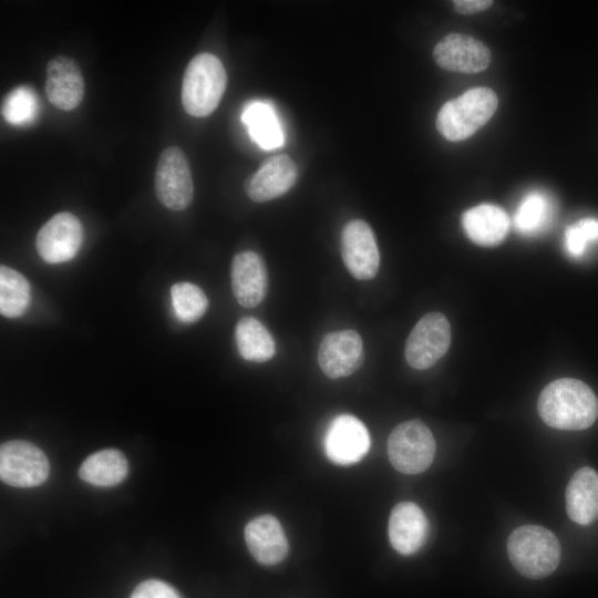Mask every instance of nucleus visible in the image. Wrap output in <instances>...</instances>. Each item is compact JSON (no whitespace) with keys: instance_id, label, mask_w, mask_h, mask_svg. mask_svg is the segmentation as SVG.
Wrapping results in <instances>:
<instances>
[{"instance_id":"nucleus-1","label":"nucleus","mask_w":598,"mask_h":598,"mask_svg":"<svg viewBox=\"0 0 598 598\" xmlns=\"http://www.w3.org/2000/svg\"><path fill=\"white\" fill-rule=\"evenodd\" d=\"M537 410L548 426L579 431L591 426L598 417V399L582 381L563 378L543 389Z\"/></svg>"},{"instance_id":"nucleus-2","label":"nucleus","mask_w":598,"mask_h":598,"mask_svg":"<svg viewBox=\"0 0 598 598\" xmlns=\"http://www.w3.org/2000/svg\"><path fill=\"white\" fill-rule=\"evenodd\" d=\"M507 553L518 573L530 579H542L557 568L560 545L549 529L538 525H524L511 533Z\"/></svg>"},{"instance_id":"nucleus-3","label":"nucleus","mask_w":598,"mask_h":598,"mask_svg":"<svg viewBox=\"0 0 598 598\" xmlns=\"http://www.w3.org/2000/svg\"><path fill=\"white\" fill-rule=\"evenodd\" d=\"M497 105L498 99L492 89L473 87L441 107L436 127L448 141L466 140L489 121Z\"/></svg>"},{"instance_id":"nucleus-4","label":"nucleus","mask_w":598,"mask_h":598,"mask_svg":"<svg viewBox=\"0 0 598 598\" xmlns=\"http://www.w3.org/2000/svg\"><path fill=\"white\" fill-rule=\"evenodd\" d=\"M227 75L220 60L199 53L188 63L182 83V103L193 116L204 117L218 106L226 90Z\"/></svg>"},{"instance_id":"nucleus-5","label":"nucleus","mask_w":598,"mask_h":598,"mask_svg":"<svg viewBox=\"0 0 598 598\" xmlns=\"http://www.w3.org/2000/svg\"><path fill=\"white\" fill-rule=\"evenodd\" d=\"M388 455L392 466L403 474L424 472L435 455L431 430L420 420L396 425L388 439Z\"/></svg>"},{"instance_id":"nucleus-6","label":"nucleus","mask_w":598,"mask_h":598,"mask_svg":"<svg viewBox=\"0 0 598 598\" xmlns=\"http://www.w3.org/2000/svg\"><path fill=\"white\" fill-rule=\"evenodd\" d=\"M50 464L43 451L24 440H12L0 446V478L14 487H34L44 483Z\"/></svg>"},{"instance_id":"nucleus-7","label":"nucleus","mask_w":598,"mask_h":598,"mask_svg":"<svg viewBox=\"0 0 598 598\" xmlns=\"http://www.w3.org/2000/svg\"><path fill=\"white\" fill-rule=\"evenodd\" d=\"M155 194L172 210L185 209L193 199V178L188 159L177 146L165 148L155 172Z\"/></svg>"},{"instance_id":"nucleus-8","label":"nucleus","mask_w":598,"mask_h":598,"mask_svg":"<svg viewBox=\"0 0 598 598\" xmlns=\"http://www.w3.org/2000/svg\"><path fill=\"white\" fill-rule=\"evenodd\" d=\"M451 326L443 313L423 316L412 329L405 343V359L416 370L433 367L448 350Z\"/></svg>"},{"instance_id":"nucleus-9","label":"nucleus","mask_w":598,"mask_h":598,"mask_svg":"<svg viewBox=\"0 0 598 598\" xmlns=\"http://www.w3.org/2000/svg\"><path fill=\"white\" fill-rule=\"evenodd\" d=\"M82 240L83 228L78 217L62 212L52 216L40 228L35 246L45 262L61 264L75 257Z\"/></svg>"},{"instance_id":"nucleus-10","label":"nucleus","mask_w":598,"mask_h":598,"mask_svg":"<svg viewBox=\"0 0 598 598\" xmlns=\"http://www.w3.org/2000/svg\"><path fill=\"white\" fill-rule=\"evenodd\" d=\"M341 256L349 272L359 280L375 277L380 265V252L375 236L362 219L349 221L341 233Z\"/></svg>"},{"instance_id":"nucleus-11","label":"nucleus","mask_w":598,"mask_h":598,"mask_svg":"<svg viewBox=\"0 0 598 598\" xmlns=\"http://www.w3.org/2000/svg\"><path fill=\"white\" fill-rule=\"evenodd\" d=\"M370 435L365 425L355 416L341 414L329 424L323 436L328 460L338 465L359 462L369 451Z\"/></svg>"},{"instance_id":"nucleus-12","label":"nucleus","mask_w":598,"mask_h":598,"mask_svg":"<svg viewBox=\"0 0 598 598\" xmlns=\"http://www.w3.org/2000/svg\"><path fill=\"white\" fill-rule=\"evenodd\" d=\"M364 352L360 334L354 330H340L326 334L319 346L318 363L330 379L354 373L363 362Z\"/></svg>"},{"instance_id":"nucleus-13","label":"nucleus","mask_w":598,"mask_h":598,"mask_svg":"<svg viewBox=\"0 0 598 598\" xmlns=\"http://www.w3.org/2000/svg\"><path fill=\"white\" fill-rule=\"evenodd\" d=\"M434 61L446 71L478 73L491 62V51L481 41L460 33L444 37L433 50Z\"/></svg>"},{"instance_id":"nucleus-14","label":"nucleus","mask_w":598,"mask_h":598,"mask_svg":"<svg viewBox=\"0 0 598 598\" xmlns=\"http://www.w3.org/2000/svg\"><path fill=\"white\" fill-rule=\"evenodd\" d=\"M84 80L78 62L69 56L53 58L47 66L45 93L49 102L62 111H72L84 96Z\"/></svg>"},{"instance_id":"nucleus-15","label":"nucleus","mask_w":598,"mask_h":598,"mask_svg":"<svg viewBox=\"0 0 598 598\" xmlns=\"http://www.w3.org/2000/svg\"><path fill=\"white\" fill-rule=\"evenodd\" d=\"M296 163L286 154L266 159L246 183V193L256 203H264L286 194L297 182Z\"/></svg>"},{"instance_id":"nucleus-16","label":"nucleus","mask_w":598,"mask_h":598,"mask_svg":"<svg viewBox=\"0 0 598 598\" xmlns=\"http://www.w3.org/2000/svg\"><path fill=\"white\" fill-rule=\"evenodd\" d=\"M251 556L266 566L282 561L289 550L288 539L280 522L265 514L250 519L244 530Z\"/></svg>"},{"instance_id":"nucleus-17","label":"nucleus","mask_w":598,"mask_h":598,"mask_svg":"<svg viewBox=\"0 0 598 598\" xmlns=\"http://www.w3.org/2000/svg\"><path fill=\"white\" fill-rule=\"evenodd\" d=\"M233 293L239 305L257 307L268 289V272L264 259L255 251L237 254L230 268Z\"/></svg>"},{"instance_id":"nucleus-18","label":"nucleus","mask_w":598,"mask_h":598,"mask_svg":"<svg viewBox=\"0 0 598 598\" xmlns=\"http://www.w3.org/2000/svg\"><path fill=\"white\" fill-rule=\"evenodd\" d=\"M388 533L392 547L399 554H414L426 540L427 518L415 503L401 502L391 511Z\"/></svg>"},{"instance_id":"nucleus-19","label":"nucleus","mask_w":598,"mask_h":598,"mask_svg":"<svg viewBox=\"0 0 598 598\" xmlns=\"http://www.w3.org/2000/svg\"><path fill=\"white\" fill-rule=\"evenodd\" d=\"M462 225L473 243L492 247L505 239L509 229V217L496 205L482 204L463 214Z\"/></svg>"},{"instance_id":"nucleus-20","label":"nucleus","mask_w":598,"mask_h":598,"mask_svg":"<svg viewBox=\"0 0 598 598\" xmlns=\"http://www.w3.org/2000/svg\"><path fill=\"white\" fill-rule=\"evenodd\" d=\"M566 511L569 518L588 525L598 518V473L581 467L574 473L566 488Z\"/></svg>"},{"instance_id":"nucleus-21","label":"nucleus","mask_w":598,"mask_h":598,"mask_svg":"<svg viewBox=\"0 0 598 598\" xmlns=\"http://www.w3.org/2000/svg\"><path fill=\"white\" fill-rule=\"evenodd\" d=\"M127 473V460L116 448L100 450L89 455L79 468V477L83 482L103 487L120 484Z\"/></svg>"},{"instance_id":"nucleus-22","label":"nucleus","mask_w":598,"mask_h":598,"mask_svg":"<svg viewBox=\"0 0 598 598\" xmlns=\"http://www.w3.org/2000/svg\"><path fill=\"white\" fill-rule=\"evenodd\" d=\"M235 340L239 354L247 361L266 362L276 353L272 336L252 317H244L237 322Z\"/></svg>"},{"instance_id":"nucleus-23","label":"nucleus","mask_w":598,"mask_h":598,"mask_svg":"<svg viewBox=\"0 0 598 598\" xmlns=\"http://www.w3.org/2000/svg\"><path fill=\"white\" fill-rule=\"evenodd\" d=\"M241 121L248 127L251 138L264 150H274L282 144V131L269 103L250 102L243 111Z\"/></svg>"},{"instance_id":"nucleus-24","label":"nucleus","mask_w":598,"mask_h":598,"mask_svg":"<svg viewBox=\"0 0 598 598\" xmlns=\"http://www.w3.org/2000/svg\"><path fill=\"white\" fill-rule=\"evenodd\" d=\"M553 200L542 192L527 194L513 218L516 230L524 235H536L545 230L554 217Z\"/></svg>"},{"instance_id":"nucleus-25","label":"nucleus","mask_w":598,"mask_h":598,"mask_svg":"<svg viewBox=\"0 0 598 598\" xmlns=\"http://www.w3.org/2000/svg\"><path fill=\"white\" fill-rule=\"evenodd\" d=\"M31 301L30 285L19 271L1 265L0 267V312L7 318H18L28 309Z\"/></svg>"},{"instance_id":"nucleus-26","label":"nucleus","mask_w":598,"mask_h":598,"mask_svg":"<svg viewBox=\"0 0 598 598\" xmlns=\"http://www.w3.org/2000/svg\"><path fill=\"white\" fill-rule=\"evenodd\" d=\"M171 297L176 318L186 323L200 319L208 307L204 291L192 282L182 281L173 285Z\"/></svg>"},{"instance_id":"nucleus-27","label":"nucleus","mask_w":598,"mask_h":598,"mask_svg":"<svg viewBox=\"0 0 598 598\" xmlns=\"http://www.w3.org/2000/svg\"><path fill=\"white\" fill-rule=\"evenodd\" d=\"M39 110L35 91L29 85H20L4 97L1 113L10 124L29 125L38 117Z\"/></svg>"},{"instance_id":"nucleus-28","label":"nucleus","mask_w":598,"mask_h":598,"mask_svg":"<svg viewBox=\"0 0 598 598\" xmlns=\"http://www.w3.org/2000/svg\"><path fill=\"white\" fill-rule=\"evenodd\" d=\"M598 241V219L588 217L569 226L565 231V248L569 256L584 255L589 243Z\"/></svg>"},{"instance_id":"nucleus-29","label":"nucleus","mask_w":598,"mask_h":598,"mask_svg":"<svg viewBox=\"0 0 598 598\" xmlns=\"http://www.w3.org/2000/svg\"><path fill=\"white\" fill-rule=\"evenodd\" d=\"M130 598H181V596L166 581L147 579L135 586Z\"/></svg>"},{"instance_id":"nucleus-30","label":"nucleus","mask_w":598,"mask_h":598,"mask_svg":"<svg viewBox=\"0 0 598 598\" xmlns=\"http://www.w3.org/2000/svg\"><path fill=\"white\" fill-rule=\"evenodd\" d=\"M493 4L492 0H455L454 9L462 14H472L488 9Z\"/></svg>"}]
</instances>
